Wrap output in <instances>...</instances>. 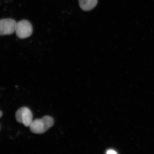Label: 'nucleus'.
I'll list each match as a JSON object with an SVG mask.
<instances>
[{"instance_id": "obj_1", "label": "nucleus", "mask_w": 154, "mask_h": 154, "mask_svg": "<svg viewBox=\"0 0 154 154\" xmlns=\"http://www.w3.org/2000/svg\"><path fill=\"white\" fill-rule=\"evenodd\" d=\"M54 124V119L49 116H45L41 119L33 120L30 125V128L31 132L41 134L46 132Z\"/></svg>"}, {"instance_id": "obj_2", "label": "nucleus", "mask_w": 154, "mask_h": 154, "mask_svg": "<svg viewBox=\"0 0 154 154\" xmlns=\"http://www.w3.org/2000/svg\"><path fill=\"white\" fill-rule=\"evenodd\" d=\"M15 32L17 36L21 39L28 38L32 35L33 27L28 20H23L17 22Z\"/></svg>"}, {"instance_id": "obj_3", "label": "nucleus", "mask_w": 154, "mask_h": 154, "mask_svg": "<svg viewBox=\"0 0 154 154\" xmlns=\"http://www.w3.org/2000/svg\"><path fill=\"white\" fill-rule=\"evenodd\" d=\"M16 118L19 123L24 124L26 127H30L33 122V114L28 107H22L17 110Z\"/></svg>"}, {"instance_id": "obj_4", "label": "nucleus", "mask_w": 154, "mask_h": 154, "mask_svg": "<svg viewBox=\"0 0 154 154\" xmlns=\"http://www.w3.org/2000/svg\"><path fill=\"white\" fill-rule=\"evenodd\" d=\"M17 22L12 19L0 20V36L11 35L15 32Z\"/></svg>"}, {"instance_id": "obj_5", "label": "nucleus", "mask_w": 154, "mask_h": 154, "mask_svg": "<svg viewBox=\"0 0 154 154\" xmlns=\"http://www.w3.org/2000/svg\"><path fill=\"white\" fill-rule=\"evenodd\" d=\"M79 2L80 8L85 11L93 10L98 3V0H79Z\"/></svg>"}, {"instance_id": "obj_6", "label": "nucleus", "mask_w": 154, "mask_h": 154, "mask_svg": "<svg viewBox=\"0 0 154 154\" xmlns=\"http://www.w3.org/2000/svg\"><path fill=\"white\" fill-rule=\"evenodd\" d=\"M106 154H118V153L114 150L109 149L106 151Z\"/></svg>"}, {"instance_id": "obj_7", "label": "nucleus", "mask_w": 154, "mask_h": 154, "mask_svg": "<svg viewBox=\"0 0 154 154\" xmlns=\"http://www.w3.org/2000/svg\"><path fill=\"white\" fill-rule=\"evenodd\" d=\"M2 112L0 111V118L2 117Z\"/></svg>"}]
</instances>
